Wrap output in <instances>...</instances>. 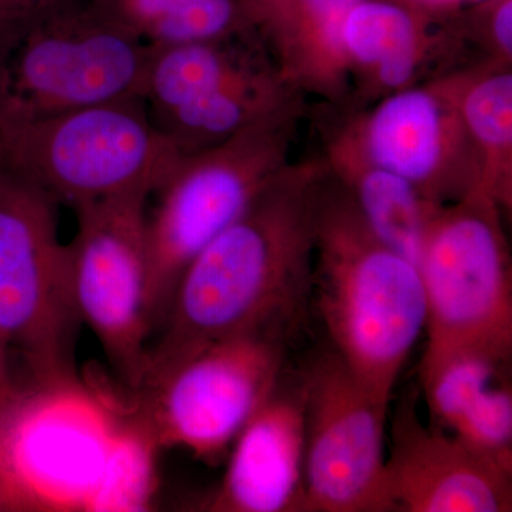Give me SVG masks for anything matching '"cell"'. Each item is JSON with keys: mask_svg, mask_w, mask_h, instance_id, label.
Here are the masks:
<instances>
[{"mask_svg": "<svg viewBox=\"0 0 512 512\" xmlns=\"http://www.w3.org/2000/svg\"><path fill=\"white\" fill-rule=\"evenodd\" d=\"M345 111L366 153L427 201L450 204L478 191L480 161L448 73Z\"/></svg>", "mask_w": 512, "mask_h": 512, "instance_id": "12", "label": "cell"}, {"mask_svg": "<svg viewBox=\"0 0 512 512\" xmlns=\"http://www.w3.org/2000/svg\"><path fill=\"white\" fill-rule=\"evenodd\" d=\"M28 390V387H20L13 375L0 376V463H2L10 426Z\"/></svg>", "mask_w": 512, "mask_h": 512, "instance_id": "24", "label": "cell"}, {"mask_svg": "<svg viewBox=\"0 0 512 512\" xmlns=\"http://www.w3.org/2000/svg\"><path fill=\"white\" fill-rule=\"evenodd\" d=\"M228 453L221 484L202 511L306 512L302 375L281 376Z\"/></svg>", "mask_w": 512, "mask_h": 512, "instance_id": "14", "label": "cell"}, {"mask_svg": "<svg viewBox=\"0 0 512 512\" xmlns=\"http://www.w3.org/2000/svg\"><path fill=\"white\" fill-rule=\"evenodd\" d=\"M9 353L0 345V376L12 375L9 365Z\"/></svg>", "mask_w": 512, "mask_h": 512, "instance_id": "26", "label": "cell"}, {"mask_svg": "<svg viewBox=\"0 0 512 512\" xmlns=\"http://www.w3.org/2000/svg\"><path fill=\"white\" fill-rule=\"evenodd\" d=\"M291 340L248 332L215 340L144 383L131 424L156 447L215 463L284 375Z\"/></svg>", "mask_w": 512, "mask_h": 512, "instance_id": "8", "label": "cell"}, {"mask_svg": "<svg viewBox=\"0 0 512 512\" xmlns=\"http://www.w3.org/2000/svg\"><path fill=\"white\" fill-rule=\"evenodd\" d=\"M318 128L326 171L377 237L417 265L421 238L439 207L373 160L357 140L345 109L320 104Z\"/></svg>", "mask_w": 512, "mask_h": 512, "instance_id": "16", "label": "cell"}, {"mask_svg": "<svg viewBox=\"0 0 512 512\" xmlns=\"http://www.w3.org/2000/svg\"><path fill=\"white\" fill-rule=\"evenodd\" d=\"M151 47L259 33L242 0H97ZM261 35V33H259ZM262 36V35H261Z\"/></svg>", "mask_w": 512, "mask_h": 512, "instance_id": "20", "label": "cell"}, {"mask_svg": "<svg viewBox=\"0 0 512 512\" xmlns=\"http://www.w3.org/2000/svg\"><path fill=\"white\" fill-rule=\"evenodd\" d=\"M359 2L296 0L291 32L276 59L299 92L339 109L352 104L343 33L350 10Z\"/></svg>", "mask_w": 512, "mask_h": 512, "instance_id": "19", "label": "cell"}, {"mask_svg": "<svg viewBox=\"0 0 512 512\" xmlns=\"http://www.w3.org/2000/svg\"><path fill=\"white\" fill-rule=\"evenodd\" d=\"M69 2L72 0H0V70L29 29Z\"/></svg>", "mask_w": 512, "mask_h": 512, "instance_id": "22", "label": "cell"}, {"mask_svg": "<svg viewBox=\"0 0 512 512\" xmlns=\"http://www.w3.org/2000/svg\"><path fill=\"white\" fill-rule=\"evenodd\" d=\"M305 97L274 111L220 146L178 156L151 192L146 212L147 313L163 326L175 288L202 249L291 163Z\"/></svg>", "mask_w": 512, "mask_h": 512, "instance_id": "3", "label": "cell"}, {"mask_svg": "<svg viewBox=\"0 0 512 512\" xmlns=\"http://www.w3.org/2000/svg\"><path fill=\"white\" fill-rule=\"evenodd\" d=\"M117 430L82 383L29 389L0 463L2 511L89 510Z\"/></svg>", "mask_w": 512, "mask_h": 512, "instance_id": "10", "label": "cell"}, {"mask_svg": "<svg viewBox=\"0 0 512 512\" xmlns=\"http://www.w3.org/2000/svg\"><path fill=\"white\" fill-rule=\"evenodd\" d=\"M151 50L97 0H72L29 29L3 64L0 126L143 97Z\"/></svg>", "mask_w": 512, "mask_h": 512, "instance_id": "7", "label": "cell"}, {"mask_svg": "<svg viewBox=\"0 0 512 512\" xmlns=\"http://www.w3.org/2000/svg\"><path fill=\"white\" fill-rule=\"evenodd\" d=\"M57 208L45 192L0 170V345L18 353L35 390L80 384L74 349L82 322Z\"/></svg>", "mask_w": 512, "mask_h": 512, "instance_id": "6", "label": "cell"}, {"mask_svg": "<svg viewBox=\"0 0 512 512\" xmlns=\"http://www.w3.org/2000/svg\"><path fill=\"white\" fill-rule=\"evenodd\" d=\"M0 511H2V508H0Z\"/></svg>", "mask_w": 512, "mask_h": 512, "instance_id": "28", "label": "cell"}, {"mask_svg": "<svg viewBox=\"0 0 512 512\" xmlns=\"http://www.w3.org/2000/svg\"><path fill=\"white\" fill-rule=\"evenodd\" d=\"M275 60L291 32L296 0H242Z\"/></svg>", "mask_w": 512, "mask_h": 512, "instance_id": "23", "label": "cell"}, {"mask_svg": "<svg viewBox=\"0 0 512 512\" xmlns=\"http://www.w3.org/2000/svg\"><path fill=\"white\" fill-rule=\"evenodd\" d=\"M511 362L460 355L420 377L430 423L512 473Z\"/></svg>", "mask_w": 512, "mask_h": 512, "instance_id": "17", "label": "cell"}, {"mask_svg": "<svg viewBox=\"0 0 512 512\" xmlns=\"http://www.w3.org/2000/svg\"><path fill=\"white\" fill-rule=\"evenodd\" d=\"M178 156L143 97H127L3 127L0 170L74 210L126 192L151 194Z\"/></svg>", "mask_w": 512, "mask_h": 512, "instance_id": "5", "label": "cell"}, {"mask_svg": "<svg viewBox=\"0 0 512 512\" xmlns=\"http://www.w3.org/2000/svg\"><path fill=\"white\" fill-rule=\"evenodd\" d=\"M312 302L330 352L380 402L424 332L419 268L382 241L325 168L316 207Z\"/></svg>", "mask_w": 512, "mask_h": 512, "instance_id": "2", "label": "cell"}, {"mask_svg": "<svg viewBox=\"0 0 512 512\" xmlns=\"http://www.w3.org/2000/svg\"><path fill=\"white\" fill-rule=\"evenodd\" d=\"M447 73L480 161L478 191L511 212L512 64L483 60Z\"/></svg>", "mask_w": 512, "mask_h": 512, "instance_id": "18", "label": "cell"}, {"mask_svg": "<svg viewBox=\"0 0 512 512\" xmlns=\"http://www.w3.org/2000/svg\"><path fill=\"white\" fill-rule=\"evenodd\" d=\"M0 144H2V126H0Z\"/></svg>", "mask_w": 512, "mask_h": 512, "instance_id": "27", "label": "cell"}, {"mask_svg": "<svg viewBox=\"0 0 512 512\" xmlns=\"http://www.w3.org/2000/svg\"><path fill=\"white\" fill-rule=\"evenodd\" d=\"M323 174L319 156L291 161L195 256L148 349L143 384L215 340L248 332L295 336L312 305Z\"/></svg>", "mask_w": 512, "mask_h": 512, "instance_id": "1", "label": "cell"}, {"mask_svg": "<svg viewBox=\"0 0 512 512\" xmlns=\"http://www.w3.org/2000/svg\"><path fill=\"white\" fill-rule=\"evenodd\" d=\"M416 390L400 397L386 451L396 512H510L512 473L421 419Z\"/></svg>", "mask_w": 512, "mask_h": 512, "instance_id": "13", "label": "cell"}, {"mask_svg": "<svg viewBox=\"0 0 512 512\" xmlns=\"http://www.w3.org/2000/svg\"><path fill=\"white\" fill-rule=\"evenodd\" d=\"M150 192L133 191L74 208L67 244L70 286L82 325L99 339L114 372L137 392L146 375V212Z\"/></svg>", "mask_w": 512, "mask_h": 512, "instance_id": "9", "label": "cell"}, {"mask_svg": "<svg viewBox=\"0 0 512 512\" xmlns=\"http://www.w3.org/2000/svg\"><path fill=\"white\" fill-rule=\"evenodd\" d=\"M393 2L423 13L437 22H444L478 0H393Z\"/></svg>", "mask_w": 512, "mask_h": 512, "instance_id": "25", "label": "cell"}, {"mask_svg": "<svg viewBox=\"0 0 512 512\" xmlns=\"http://www.w3.org/2000/svg\"><path fill=\"white\" fill-rule=\"evenodd\" d=\"M306 512H396L386 480L380 402L333 352L302 372Z\"/></svg>", "mask_w": 512, "mask_h": 512, "instance_id": "11", "label": "cell"}, {"mask_svg": "<svg viewBox=\"0 0 512 512\" xmlns=\"http://www.w3.org/2000/svg\"><path fill=\"white\" fill-rule=\"evenodd\" d=\"M444 22L480 60L512 64V0H478Z\"/></svg>", "mask_w": 512, "mask_h": 512, "instance_id": "21", "label": "cell"}, {"mask_svg": "<svg viewBox=\"0 0 512 512\" xmlns=\"http://www.w3.org/2000/svg\"><path fill=\"white\" fill-rule=\"evenodd\" d=\"M343 45L352 110L426 82L434 66L454 70L451 60L466 49L446 22L393 0H360L346 20Z\"/></svg>", "mask_w": 512, "mask_h": 512, "instance_id": "15", "label": "cell"}, {"mask_svg": "<svg viewBox=\"0 0 512 512\" xmlns=\"http://www.w3.org/2000/svg\"><path fill=\"white\" fill-rule=\"evenodd\" d=\"M505 212L483 192L439 205L421 238L426 306L420 377L454 356L512 359V266Z\"/></svg>", "mask_w": 512, "mask_h": 512, "instance_id": "4", "label": "cell"}]
</instances>
